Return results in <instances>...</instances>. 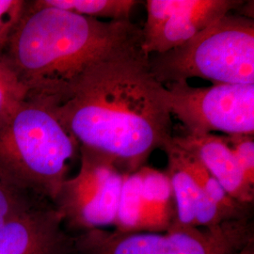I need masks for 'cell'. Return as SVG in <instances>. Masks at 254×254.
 <instances>
[{"mask_svg":"<svg viewBox=\"0 0 254 254\" xmlns=\"http://www.w3.org/2000/svg\"><path fill=\"white\" fill-rule=\"evenodd\" d=\"M43 200L46 199L14 190L0 181V226L17 218Z\"/></svg>","mask_w":254,"mask_h":254,"instance_id":"obj_16","label":"cell"},{"mask_svg":"<svg viewBox=\"0 0 254 254\" xmlns=\"http://www.w3.org/2000/svg\"><path fill=\"white\" fill-rule=\"evenodd\" d=\"M32 97V96H30ZM45 102L79 147L135 173L173 140L167 89L155 79L141 45L91 65Z\"/></svg>","mask_w":254,"mask_h":254,"instance_id":"obj_1","label":"cell"},{"mask_svg":"<svg viewBox=\"0 0 254 254\" xmlns=\"http://www.w3.org/2000/svg\"><path fill=\"white\" fill-rule=\"evenodd\" d=\"M222 137L234 155L246 182L254 188V135H228Z\"/></svg>","mask_w":254,"mask_h":254,"instance_id":"obj_17","label":"cell"},{"mask_svg":"<svg viewBox=\"0 0 254 254\" xmlns=\"http://www.w3.org/2000/svg\"><path fill=\"white\" fill-rule=\"evenodd\" d=\"M27 93L4 55H0V124L25 100Z\"/></svg>","mask_w":254,"mask_h":254,"instance_id":"obj_15","label":"cell"},{"mask_svg":"<svg viewBox=\"0 0 254 254\" xmlns=\"http://www.w3.org/2000/svg\"><path fill=\"white\" fill-rule=\"evenodd\" d=\"M176 145L196 155L209 173L217 179L229 196L244 204H254V188L243 176L236 159L222 136L191 135L173 136Z\"/></svg>","mask_w":254,"mask_h":254,"instance_id":"obj_10","label":"cell"},{"mask_svg":"<svg viewBox=\"0 0 254 254\" xmlns=\"http://www.w3.org/2000/svg\"><path fill=\"white\" fill-rule=\"evenodd\" d=\"M41 6L64 9L91 18L129 20L136 0H36Z\"/></svg>","mask_w":254,"mask_h":254,"instance_id":"obj_14","label":"cell"},{"mask_svg":"<svg viewBox=\"0 0 254 254\" xmlns=\"http://www.w3.org/2000/svg\"><path fill=\"white\" fill-rule=\"evenodd\" d=\"M141 195L144 208V232L166 233L176 220V205L172 184L166 172L144 166Z\"/></svg>","mask_w":254,"mask_h":254,"instance_id":"obj_11","label":"cell"},{"mask_svg":"<svg viewBox=\"0 0 254 254\" xmlns=\"http://www.w3.org/2000/svg\"><path fill=\"white\" fill-rule=\"evenodd\" d=\"M27 0H0V55L27 9Z\"/></svg>","mask_w":254,"mask_h":254,"instance_id":"obj_18","label":"cell"},{"mask_svg":"<svg viewBox=\"0 0 254 254\" xmlns=\"http://www.w3.org/2000/svg\"><path fill=\"white\" fill-rule=\"evenodd\" d=\"M172 115L185 133L209 135H254V84H212L193 87L188 81L165 85Z\"/></svg>","mask_w":254,"mask_h":254,"instance_id":"obj_6","label":"cell"},{"mask_svg":"<svg viewBox=\"0 0 254 254\" xmlns=\"http://www.w3.org/2000/svg\"><path fill=\"white\" fill-rule=\"evenodd\" d=\"M242 0H171L170 15L159 27L142 35L141 48L147 56L161 54L184 45L232 10Z\"/></svg>","mask_w":254,"mask_h":254,"instance_id":"obj_9","label":"cell"},{"mask_svg":"<svg viewBox=\"0 0 254 254\" xmlns=\"http://www.w3.org/2000/svg\"></svg>","mask_w":254,"mask_h":254,"instance_id":"obj_20","label":"cell"},{"mask_svg":"<svg viewBox=\"0 0 254 254\" xmlns=\"http://www.w3.org/2000/svg\"><path fill=\"white\" fill-rule=\"evenodd\" d=\"M80 168L64 182L54 201L71 234L114 226L126 173L105 154L79 147Z\"/></svg>","mask_w":254,"mask_h":254,"instance_id":"obj_7","label":"cell"},{"mask_svg":"<svg viewBox=\"0 0 254 254\" xmlns=\"http://www.w3.org/2000/svg\"><path fill=\"white\" fill-rule=\"evenodd\" d=\"M164 86L198 77L212 84H254V20L226 14L184 45L149 56Z\"/></svg>","mask_w":254,"mask_h":254,"instance_id":"obj_4","label":"cell"},{"mask_svg":"<svg viewBox=\"0 0 254 254\" xmlns=\"http://www.w3.org/2000/svg\"><path fill=\"white\" fill-rule=\"evenodd\" d=\"M163 151L168 156V167L165 172L172 184L176 205V220L173 227L196 228V213L202 191L171 147L167 146Z\"/></svg>","mask_w":254,"mask_h":254,"instance_id":"obj_12","label":"cell"},{"mask_svg":"<svg viewBox=\"0 0 254 254\" xmlns=\"http://www.w3.org/2000/svg\"><path fill=\"white\" fill-rule=\"evenodd\" d=\"M79 145L46 103L27 96L0 124V181L17 190L55 200Z\"/></svg>","mask_w":254,"mask_h":254,"instance_id":"obj_3","label":"cell"},{"mask_svg":"<svg viewBox=\"0 0 254 254\" xmlns=\"http://www.w3.org/2000/svg\"><path fill=\"white\" fill-rule=\"evenodd\" d=\"M114 228L115 231L125 234L144 232V208L139 170L125 174Z\"/></svg>","mask_w":254,"mask_h":254,"instance_id":"obj_13","label":"cell"},{"mask_svg":"<svg viewBox=\"0 0 254 254\" xmlns=\"http://www.w3.org/2000/svg\"><path fill=\"white\" fill-rule=\"evenodd\" d=\"M142 44V27L129 20L82 16L27 0L3 55L27 96L46 97L91 65Z\"/></svg>","mask_w":254,"mask_h":254,"instance_id":"obj_2","label":"cell"},{"mask_svg":"<svg viewBox=\"0 0 254 254\" xmlns=\"http://www.w3.org/2000/svg\"><path fill=\"white\" fill-rule=\"evenodd\" d=\"M73 236L51 200L0 226V254H73Z\"/></svg>","mask_w":254,"mask_h":254,"instance_id":"obj_8","label":"cell"},{"mask_svg":"<svg viewBox=\"0 0 254 254\" xmlns=\"http://www.w3.org/2000/svg\"><path fill=\"white\" fill-rule=\"evenodd\" d=\"M73 236L74 254H230L254 240L252 218L231 220L210 230L172 227L166 233L95 229Z\"/></svg>","mask_w":254,"mask_h":254,"instance_id":"obj_5","label":"cell"},{"mask_svg":"<svg viewBox=\"0 0 254 254\" xmlns=\"http://www.w3.org/2000/svg\"><path fill=\"white\" fill-rule=\"evenodd\" d=\"M230 254H254V241H251L250 243H248L241 250Z\"/></svg>","mask_w":254,"mask_h":254,"instance_id":"obj_19","label":"cell"}]
</instances>
